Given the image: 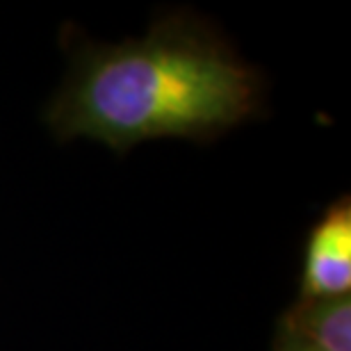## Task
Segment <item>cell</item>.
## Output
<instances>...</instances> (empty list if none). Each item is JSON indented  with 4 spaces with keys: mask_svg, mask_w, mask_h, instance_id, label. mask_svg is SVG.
I'll list each match as a JSON object with an SVG mask.
<instances>
[{
    "mask_svg": "<svg viewBox=\"0 0 351 351\" xmlns=\"http://www.w3.org/2000/svg\"><path fill=\"white\" fill-rule=\"evenodd\" d=\"M271 351H313V349H308L306 345H301V342H294L290 338H285V335L274 333Z\"/></svg>",
    "mask_w": 351,
    "mask_h": 351,
    "instance_id": "4",
    "label": "cell"
},
{
    "mask_svg": "<svg viewBox=\"0 0 351 351\" xmlns=\"http://www.w3.org/2000/svg\"><path fill=\"white\" fill-rule=\"evenodd\" d=\"M285 335L313 351H351V299H297L276 322Z\"/></svg>",
    "mask_w": 351,
    "mask_h": 351,
    "instance_id": "3",
    "label": "cell"
},
{
    "mask_svg": "<svg viewBox=\"0 0 351 351\" xmlns=\"http://www.w3.org/2000/svg\"><path fill=\"white\" fill-rule=\"evenodd\" d=\"M351 290V199L338 196L304 242L299 299L347 297Z\"/></svg>",
    "mask_w": 351,
    "mask_h": 351,
    "instance_id": "2",
    "label": "cell"
},
{
    "mask_svg": "<svg viewBox=\"0 0 351 351\" xmlns=\"http://www.w3.org/2000/svg\"><path fill=\"white\" fill-rule=\"evenodd\" d=\"M78 37L64 32L71 66L44 110L60 142L87 137L125 156L149 139L208 144L265 114L263 71L194 12H167L121 44Z\"/></svg>",
    "mask_w": 351,
    "mask_h": 351,
    "instance_id": "1",
    "label": "cell"
}]
</instances>
